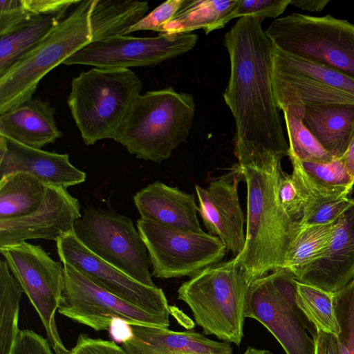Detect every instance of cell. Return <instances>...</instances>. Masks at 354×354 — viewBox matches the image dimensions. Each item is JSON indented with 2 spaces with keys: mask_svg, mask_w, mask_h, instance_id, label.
<instances>
[{
  "mask_svg": "<svg viewBox=\"0 0 354 354\" xmlns=\"http://www.w3.org/2000/svg\"><path fill=\"white\" fill-rule=\"evenodd\" d=\"M262 21L241 17L226 32L230 76L223 97L235 121L238 164L266 169L288 156L289 146L272 89L273 44Z\"/></svg>",
  "mask_w": 354,
  "mask_h": 354,
  "instance_id": "obj_1",
  "label": "cell"
},
{
  "mask_svg": "<svg viewBox=\"0 0 354 354\" xmlns=\"http://www.w3.org/2000/svg\"><path fill=\"white\" fill-rule=\"evenodd\" d=\"M240 167L247 185L246 233L244 248L236 257L252 283L283 269L299 223L291 220L278 198L281 162L266 169Z\"/></svg>",
  "mask_w": 354,
  "mask_h": 354,
  "instance_id": "obj_2",
  "label": "cell"
},
{
  "mask_svg": "<svg viewBox=\"0 0 354 354\" xmlns=\"http://www.w3.org/2000/svg\"><path fill=\"white\" fill-rule=\"evenodd\" d=\"M195 108L192 95L171 86L140 94L114 140L138 158L160 163L186 141Z\"/></svg>",
  "mask_w": 354,
  "mask_h": 354,
  "instance_id": "obj_3",
  "label": "cell"
},
{
  "mask_svg": "<svg viewBox=\"0 0 354 354\" xmlns=\"http://www.w3.org/2000/svg\"><path fill=\"white\" fill-rule=\"evenodd\" d=\"M142 88L129 68H93L74 77L67 103L84 143L115 140Z\"/></svg>",
  "mask_w": 354,
  "mask_h": 354,
  "instance_id": "obj_4",
  "label": "cell"
},
{
  "mask_svg": "<svg viewBox=\"0 0 354 354\" xmlns=\"http://www.w3.org/2000/svg\"><path fill=\"white\" fill-rule=\"evenodd\" d=\"M250 283L235 256L204 268L183 282L178 298L190 308L203 334L239 346Z\"/></svg>",
  "mask_w": 354,
  "mask_h": 354,
  "instance_id": "obj_5",
  "label": "cell"
},
{
  "mask_svg": "<svg viewBox=\"0 0 354 354\" xmlns=\"http://www.w3.org/2000/svg\"><path fill=\"white\" fill-rule=\"evenodd\" d=\"M94 0L80 1L37 46L0 75V114L32 99L44 76L93 42Z\"/></svg>",
  "mask_w": 354,
  "mask_h": 354,
  "instance_id": "obj_6",
  "label": "cell"
},
{
  "mask_svg": "<svg viewBox=\"0 0 354 354\" xmlns=\"http://www.w3.org/2000/svg\"><path fill=\"white\" fill-rule=\"evenodd\" d=\"M265 32L281 50L354 79V25L348 21L292 13L274 19Z\"/></svg>",
  "mask_w": 354,
  "mask_h": 354,
  "instance_id": "obj_7",
  "label": "cell"
},
{
  "mask_svg": "<svg viewBox=\"0 0 354 354\" xmlns=\"http://www.w3.org/2000/svg\"><path fill=\"white\" fill-rule=\"evenodd\" d=\"M296 282L286 269L254 279L248 294L245 317L263 324L286 354H315L317 331L297 305Z\"/></svg>",
  "mask_w": 354,
  "mask_h": 354,
  "instance_id": "obj_8",
  "label": "cell"
},
{
  "mask_svg": "<svg viewBox=\"0 0 354 354\" xmlns=\"http://www.w3.org/2000/svg\"><path fill=\"white\" fill-rule=\"evenodd\" d=\"M73 232L101 259L136 281L156 287L147 247L129 217L111 209L87 207L75 221Z\"/></svg>",
  "mask_w": 354,
  "mask_h": 354,
  "instance_id": "obj_9",
  "label": "cell"
},
{
  "mask_svg": "<svg viewBox=\"0 0 354 354\" xmlns=\"http://www.w3.org/2000/svg\"><path fill=\"white\" fill-rule=\"evenodd\" d=\"M0 252L39 315L55 354H68L55 319L64 285V266L41 247L26 241L1 248Z\"/></svg>",
  "mask_w": 354,
  "mask_h": 354,
  "instance_id": "obj_10",
  "label": "cell"
},
{
  "mask_svg": "<svg viewBox=\"0 0 354 354\" xmlns=\"http://www.w3.org/2000/svg\"><path fill=\"white\" fill-rule=\"evenodd\" d=\"M137 228L147 247L152 275L162 279L192 277L219 263L227 248L216 236L160 225L140 218Z\"/></svg>",
  "mask_w": 354,
  "mask_h": 354,
  "instance_id": "obj_11",
  "label": "cell"
},
{
  "mask_svg": "<svg viewBox=\"0 0 354 354\" xmlns=\"http://www.w3.org/2000/svg\"><path fill=\"white\" fill-rule=\"evenodd\" d=\"M59 313L96 331L109 330L114 318L131 325L168 328L167 317L150 314L97 286L68 263Z\"/></svg>",
  "mask_w": 354,
  "mask_h": 354,
  "instance_id": "obj_12",
  "label": "cell"
},
{
  "mask_svg": "<svg viewBox=\"0 0 354 354\" xmlns=\"http://www.w3.org/2000/svg\"><path fill=\"white\" fill-rule=\"evenodd\" d=\"M198 35L159 33L153 37L128 35L91 42L68 58L64 65L101 68L150 66L181 55L196 44Z\"/></svg>",
  "mask_w": 354,
  "mask_h": 354,
  "instance_id": "obj_13",
  "label": "cell"
},
{
  "mask_svg": "<svg viewBox=\"0 0 354 354\" xmlns=\"http://www.w3.org/2000/svg\"><path fill=\"white\" fill-rule=\"evenodd\" d=\"M62 263H68L97 286L155 315L169 317L170 308L161 288L144 285L90 251L70 232L56 241Z\"/></svg>",
  "mask_w": 354,
  "mask_h": 354,
  "instance_id": "obj_14",
  "label": "cell"
},
{
  "mask_svg": "<svg viewBox=\"0 0 354 354\" xmlns=\"http://www.w3.org/2000/svg\"><path fill=\"white\" fill-rule=\"evenodd\" d=\"M82 216L80 204L64 187L48 186L45 198L33 212L0 220V248L29 239L55 241L73 232Z\"/></svg>",
  "mask_w": 354,
  "mask_h": 354,
  "instance_id": "obj_15",
  "label": "cell"
},
{
  "mask_svg": "<svg viewBox=\"0 0 354 354\" xmlns=\"http://www.w3.org/2000/svg\"><path fill=\"white\" fill-rule=\"evenodd\" d=\"M241 178V169L237 164L207 187L195 185L199 203L198 212L204 225L209 234L218 236L235 256L242 252L245 242V219L238 196Z\"/></svg>",
  "mask_w": 354,
  "mask_h": 354,
  "instance_id": "obj_16",
  "label": "cell"
},
{
  "mask_svg": "<svg viewBox=\"0 0 354 354\" xmlns=\"http://www.w3.org/2000/svg\"><path fill=\"white\" fill-rule=\"evenodd\" d=\"M16 172L65 189L84 182L86 176L71 163L67 153L32 148L0 136V178Z\"/></svg>",
  "mask_w": 354,
  "mask_h": 354,
  "instance_id": "obj_17",
  "label": "cell"
},
{
  "mask_svg": "<svg viewBox=\"0 0 354 354\" xmlns=\"http://www.w3.org/2000/svg\"><path fill=\"white\" fill-rule=\"evenodd\" d=\"M354 279V204L336 221L330 242L322 255L297 279L335 292Z\"/></svg>",
  "mask_w": 354,
  "mask_h": 354,
  "instance_id": "obj_18",
  "label": "cell"
},
{
  "mask_svg": "<svg viewBox=\"0 0 354 354\" xmlns=\"http://www.w3.org/2000/svg\"><path fill=\"white\" fill-rule=\"evenodd\" d=\"M133 201L142 220L186 231L203 232L193 194L156 181L138 191Z\"/></svg>",
  "mask_w": 354,
  "mask_h": 354,
  "instance_id": "obj_19",
  "label": "cell"
},
{
  "mask_svg": "<svg viewBox=\"0 0 354 354\" xmlns=\"http://www.w3.org/2000/svg\"><path fill=\"white\" fill-rule=\"evenodd\" d=\"M55 113V109L48 102L32 98L0 114V136L41 149L62 137Z\"/></svg>",
  "mask_w": 354,
  "mask_h": 354,
  "instance_id": "obj_20",
  "label": "cell"
},
{
  "mask_svg": "<svg viewBox=\"0 0 354 354\" xmlns=\"http://www.w3.org/2000/svg\"><path fill=\"white\" fill-rule=\"evenodd\" d=\"M303 122L333 158H340L354 136V104L304 105Z\"/></svg>",
  "mask_w": 354,
  "mask_h": 354,
  "instance_id": "obj_21",
  "label": "cell"
},
{
  "mask_svg": "<svg viewBox=\"0 0 354 354\" xmlns=\"http://www.w3.org/2000/svg\"><path fill=\"white\" fill-rule=\"evenodd\" d=\"M272 89L278 109L292 104H354V95L311 77L272 66Z\"/></svg>",
  "mask_w": 354,
  "mask_h": 354,
  "instance_id": "obj_22",
  "label": "cell"
},
{
  "mask_svg": "<svg viewBox=\"0 0 354 354\" xmlns=\"http://www.w3.org/2000/svg\"><path fill=\"white\" fill-rule=\"evenodd\" d=\"M239 1L184 0L174 17L160 30L162 34H183L203 29L206 35L223 28L230 20Z\"/></svg>",
  "mask_w": 354,
  "mask_h": 354,
  "instance_id": "obj_23",
  "label": "cell"
},
{
  "mask_svg": "<svg viewBox=\"0 0 354 354\" xmlns=\"http://www.w3.org/2000/svg\"><path fill=\"white\" fill-rule=\"evenodd\" d=\"M132 337L177 354H232L227 342L209 339L194 331L176 332L168 328L131 325Z\"/></svg>",
  "mask_w": 354,
  "mask_h": 354,
  "instance_id": "obj_24",
  "label": "cell"
},
{
  "mask_svg": "<svg viewBox=\"0 0 354 354\" xmlns=\"http://www.w3.org/2000/svg\"><path fill=\"white\" fill-rule=\"evenodd\" d=\"M148 10L147 1L94 0L91 13L93 42L127 35Z\"/></svg>",
  "mask_w": 354,
  "mask_h": 354,
  "instance_id": "obj_25",
  "label": "cell"
},
{
  "mask_svg": "<svg viewBox=\"0 0 354 354\" xmlns=\"http://www.w3.org/2000/svg\"><path fill=\"white\" fill-rule=\"evenodd\" d=\"M48 186L36 177L23 172L0 178V220L28 215L43 203Z\"/></svg>",
  "mask_w": 354,
  "mask_h": 354,
  "instance_id": "obj_26",
  "label": "cell"
},
{
  "mask_svg": "<svg viewBox=\"0 0 354 354\" xmlns=\"http://www.w3.org/2000/svg\"><path fill=\"white\" fill-rule=\"evenodd\" d=\"M67 14L35 16L15 32L0 36V75L42 41Z\"/></svg>",
  "mask_w": 354,
  "mask_h": 354,
  "instance_id": "obj_27",
  "label": "cell"
},
{
  "mask_svg": "<svg viewBox=\"0 0 354 354\" xmlns=\"http://www.w3.org/2000/svg\"><path fill=\"white\" fill-rule=\"evenodd\" d=\"M337 221V220H336ZM336 221L324 224H300L288 253L283 269L297 279L326 249Z\"/></svg>",
  "mask_w": 354,
  "mask_h": 354,
  "instance_id": "obj_28",
  "label": "cell"
},
{
  "mask_svg": "<svg viewBox=\"0 0 354 354\" xmlns=\"http://www.w3.org/2000/svg\"><path fill=\"white\" fill-rule=\"evenodd\" d=\"M304 106L289 104L281 109L289 141L288 157L303 162H327L334 158L322 147L303 122Z\"/></svg>",
  "mask_w": 354,
  "mask_h": 354,
  "instance_id": "obj_29",
  "label": "cell"
},
{
  "mask_svg": "<svg viewBox=\"0 0 354 354\" xmlns=\"http://www.w3.org/2000/svg\"><path fill=\"white\" fill-rule=\"evenodd\" d=\"M23 292L6 261L0 260V354L10 353L20 330L18 320Z\"/></svg>",
  "mask_w": 354,
  "mask_h": 354,
  "instance_id": "obj_30",
  "label": "cell"
},
{
  "mask_svg": "<svg viewBox=\"0 0 354 354\" xmlns=\"http://www.w3.org/2000/svg\"><path fill=\"white\" fill-rule=\"evenodd\" d=\"M296 301L317 332L338 335L340 328L334 306V292L297 280Z\"/></svg>",
  "mask_w": 354,
  "mask_h": 354,
  "instance_id": "obj_31",
  "label": "cell"
},
{
  "mask_svg": "<svg viewBox=\"0 0 354 354\" xmlns=\"http://www.w3.org/2000/svg\"><path fill=\"white\" fill-rule=\"evenodd\" d=\"M272 66L311 77L354 95V79L337 70L285 53L273 45Z\"/></svg>",
  "mask_w": 354,
  "mask_h": 354,
  "instance_id": "obj_32",
  "label": "cell"
},
{
  "mask_svg": "<svg viewBox=\"0 0 354 354\" xmlns=\"http://www.w3.org/2000/svg\"><path fill=\"white\" fill-rule=\"evenodd\" d=\"M292 165V174L301 186L307 203L299 223H305L322 206L333 201L348 197L352 189L348 187H331L324 185L307 172L296 158H289Z\"/></svg>",
  "mask_w": 354,
  "mask_h": 354,
  "instance_id": "obj_33",
  "label": "cell"
},
{
  "mask_svg": "<svg viewBox=\"0 0 354 354\" xmlns=\"http://www.w3.org/2000/svg\"><path fill=\"white\" fill-rule=\"evenodd\" d=\"M334 306L340 331L339 354H354V279L334 292Z\"/></svg>",
  "mask_w": 354,
  "mask_h": 354,
  "instance_id": "obj_34",
  "label": "cell"
},
{
  "mask_svg": "<svg viewBox=\"0 0 354 354\" xmlns=\"http://www.w3.org/2000/svg\"><path fill=\"white\" fill-rule=\"evenodd\" d=\"M277 194L279 202L288 216L294 222L299 223L306 207V196L295 175L292 173H286L282 167L278 175Z\"/></svg>",
  "mask_w": 354,
  "mask_h": 354,
  "instance_id": "obj_35",
  "label": "cell"
},
{
  "mask_svg": "<svg viewBox=\"0 0 354 354\" xmlns=\"http://www.w3.org/2000/svg\"><path fill=\"white\" fill-rule=\"evenodd\" d=\"M300 162L307 172L322 183L353 189L354 180L342 158H334L327 162Z\"/></svg>",
  "mask_w": 354,
  "mask_h": 354,
  "instance_id": "obj_36",
  "label": "cell"
},
{
  "mask_svg": "<svg viewBox=\"0 0 354 354\" xmlns=\"http://www.w3.org/2000/svg\"><path fill=\"white\" fill-rule=\"evenodd\" d=\"M291 0H244L239 4L233 14V19L253 17L263 20L275 18L281 15L290 4Z\"/></svg>",
  "mask_w": 354,
  "mask_h": 354,
  "instance_id": "obj_37",
  "label": "cell"
},
{
  "mask_svg": "<svg viewBox=\"0 0 354 354\" xmlns=\"http://www.w3.org/2000/svg\"><path fill=\"white\" fill-rule=\"evenodd\" d=\"M35 17L24 8L21 0H1L0 36L15 32Z\"/></svg>",
  "mask_w": 354,
  "mask_h": 354,
  "instance_id": "obj_38",
  "label": "cell"
},
{
  "mask_svg": "<svg viewBox=\"0 0 354 354\" xmlns=\"http://www.w3.org/2000/svg\"><path fill=\"white\" fill-rule=\"evenodd\" d=\"M184 0H167L133 26L129 34L138 30L160 31V28L176 14L181 7Z\"/></svg>",
  "mask_w": 354,
  "mask_h": 354,
  "instance_id": "obj_39",
  "label": "cell"
},
{
  "mask_svg": "<svg viewBox=\"0 0 354 354\" xmlns=\"http://www.w3.org/2000/svg\"><path fill=\"white\" fill-rule=\"evenodd\" d=\"M10 354H55L47 339L31 330H20Z\"/></svg>",
  "mask_w": 354,
  "mask_h": 354,
  "instance_id": "obj_40",
  "label": "cell"
},
{
  "mask_svg": "<svg viewBox=\"0 0 354 354\" xmlns=\"http://www.w3.org/2000/svg\"><path fill=\"white\" fill-rule=\"evenodd\" d=\"M68 354H129L113 340L93 338L86 334H80L75 345Z\"/></svg>",
  "mask_w": 354,
  "mask_h": 354,
  "instance_id": "obj_41",
  "label": "cell"
},
{
  "mask_svg": "<svg viewBox=\"0 0 354 354\" xmlns=\"http://www.w3.org/2000/svg\"><path fill=\"white\" fill-rule=\"evenodd\" d=\"M353 204L354 198L348 197L331 201L319 208L306 223L302 224H324L334 222Z\"/></svg>",
  "mask_w": 354,
  "mask_h": 354,
  "instance_id": "obj_42",
  "label": "cell"
},
{
  "mask_svg": "<svg viewBox=\"0 0 354 354\" xmlns=\"http://www.w3.org/2000/svg\"><path fill=\"white\" fill-rule=\"evenodd\" d=\"M80 0H21L24 8L34 16L51 15L67 12Z\"/></svg>",
  "mask_w": 354,
  "mask_h": 354,
  "instance_id": "obj_43",
  "label": "cell"
},
{
  "mask_svg": "<svg viewBox=\"0 0 354 354\" xmlns=\"http://www.w3.org/2000/svg\"><path fill=\"white\" fill-rule=\"evenodd\" d=\"M121 346L129 354H177L150 346L133 337L124 342Z\"/></svg>",
  "mask_w": 354,
  "mask_h": 354,
  "instance_id": "obj_44",
  "label": "cell"
},
{
  "mask_svg": "<svg viewBox=\"0 0 354 354\" xmlns=\"http://www.w3.org/2000/svg\"><path fill=\"white\" fill-rule=\"evenodd\" d=\"M315 354H339L337 337L331 334L317 332L314 337Z\"/></svg>",
  "mask_w": 354,
  "mask_h": 354,
  "instance_id": "obj_45",
  "label": "cell"
},
{
  "mask_svg": "<svg viewBox=\"0 0 354 354\" xmlns=\"http://www.w3.org/2000/svg\"><path fill=\"white\" fill-rule=\"evenodd\" d=\"M108 331L116 343L123 344L132 337L131 324L121 318H114Z\"/></svg>",
  "mask_w": 354,
  "mask_h": 354,
  "instance_id": "obj_46",
  "label": "cell"
},
{
  "mask_svg": "<svg viewBox=\"0 0 354 354\" xmlns=\"http://www.w3.org/2000/svg\"><path fill=\"white\" fill-rule=\"evenodd\" d=\"M329 1V0H291L290 4L301 10L320 12Z\"/></svg>",
  "mask_w": 354,
  "mask_h": 354,
  "instance_id": "obj_47",
  "label": "cell"
},
{
  "mask_svg": "<svg viewBox=\"0 0 354 354\" xmlns=\"http://www.w3.org/2000/svg\"><path fill=\"white\" fill-rule=\"evenodd\" d=\"M346 169L354 180V136H353L348 147L342 157Z\"/></svg>",
  "mask_w": 354,
  "mask_h": 354,
  "instance_id": "obj_48",
  "label": "cell"
},
{
  "mask_svg": "<svg viewBox=\"0 0 354 354\" xmlns=\"http://www.w3.org/2000/svg\"><path fill=\"white\" fill-rule=\"evenodd\" d=\"M245 353V354H272L267 350L257 349L251 347H248Z\"/></svg>",
  "mask_w": 354,
  "mask_h": 354,
  "instance_id": "obj_49",
  "label": "cell"
},
{
  "mask_svg": "<svg viewBox=\"0 0 354 354\" xmlns=\"http://www.w3.org/2000/svg\"><path fill=\"white\" fill-rule=\"evenodd\" d=\"M243 354H245V353H244Z\"/></svg>",
  "mask_w": 354,
  "mask_h": 354,
  "instance_id": "obj_50",
  "label": "cell"
}]
</instances>
